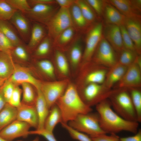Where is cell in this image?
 Here are the masks:
<instances>
[{
    "label": "cell",
    "instance_id": "6da1fadb",
    "mask_svg": "<svg viewBox=\"0 0 141 141\" xmlns=\"http://www.w3.org/2000/svg\"><path fill=\"white\" fill-rule=\"evenodd\" d=\"M96 109L101 127L106 133L115 134L126 131L135 134L137 132L138 122L127 120L119 115L112 109L108 99L97 104Z\"/></svg>",
    "mask_w": 141,
    "mask_h": 141
},
{
    "label": "cell",
    "instance_id": "7a4b0ae2",
    "mask_svg": "<svg viewBox=\"0 0 141 141\" xmlns=\"http://www.w3.org/2000/svg\"><path fill=\"white\" fill-rule=\"evenodd\" d=\"M55 104L61 113L63 122L66 123L74 119L80 114L92 111L91 107L84 102L75 84L71 81L63 95Z\"/></svg>",
    "mask_w": 141,
    "mask_h": 141
},
{
    "label": "cell",
    "instance_id": "3957f363",
    "mask_svg": "<svg viewBox=\"0 0 141 141\" xmlns=\"http://www.w3.org/2000/svg\"><path fill=\"white\" fill-rule=\"evenodd\" d=\"M108 99L112 109L119 115L127 120L138 122L137 114L127 89L119 88L114 90Z\"/></svg>",
    "mask_w": 141,
    "mask_h": 141
},
{
    "label": "cell",
    "instance_id": "277c9868",
    "mask_svg": "<svg viewBox=\"0 0 141 141\" xmlns=\"http://www.w3.org/2000/svg\"><path fill=\"white\" fill-rule=\"evenodd\" d=\"M109 69L91 60L80 66L74 83L77 88L91 83L103 84Z\"/></svg>",
    "mask_w": 141,
    "mask_h": 141
},
{
    "label": "cell",
    "instance_id": "5b68a950",
    "mask_svg": "<svg viewBox=\"0 0 141 141\" xmlns=\"http://www.w3.org/2000/svg\"><path fill=\"white\" fill-rule=\"evenodd\" d=\"M68 124L74 129L89 135L91 138L107 134L101 127L97 112L80 114Z\"/></svg>",
    "mask_w": 141,
    "mask_h": 141
},
{
    "label": "cell",
    "instance_id": "8992f818",
    "mask_svg": "<svg viewBox=\"0 0 141 141\" xmlns=\"http://www.w3.org/2000/svg\"><path fill=\"white\" fill-rule=\"evenodd\" d=\"M77 88L84 102L91 107L108 99L114 90L108 89L103 84L95 83Z\"/></svg>",
    "mask_w": 141,
    "mask_h": 141
},
{
    "label": "cell",
    "instance_id": "52a82bcc",
    "mask_svg": "<svg viewBox=\"0 0 141 141\" xmlns=\"http://www.w3.org/2000/svg\"><path fill=\"white\" fill-rule=\"evenodd\" d=\"M70 79L41 81L39 90L50 109L63 95Z\"/></svg>",
    "mask_w": 141,
    "mask_h": 141
},
{
    "label": "cell",
    "instance_id": "ba28073f",
    "mask_svg": "<svg viewBox=\"0 0 141 141\" xmlns=\"http://www.w3.org/2000/svg\"><path fill=\"white\" fill-rule=\"evenodd\" d=\"M46 26L53 42L63 31L73 26L69 8H59Z\"/></svg>",
    "mask_w": 141,
    "mask_h": 141
},
{
    "label": "cell",
    "instance_id": "9c48e42d",
    "mask_svg": "<svg viewBox=\"0 0 141 141\" xmlns=\"http://www.w3.org/2000/svg\"><path fill=\"white\" fill-rule=\"evenodd\" d=\"M103 26L102 22H97L93 25L86 33L85 46L80 66L91 60L102 37Z\"/></svg>",
    "mask_w": 141,
    "mask_h": 141
},
{
    "label": "cell",
    "instance_id": "30bf717a",
    "mask_svg": "<svg viewBox=\"0 0 141 141\" xmlns=\"http://www.w3.org/2000/svg\"><path fill=\"white\" fill-rule=\"evenodd\" d=\"M118 55L103 35L91 61L97 64L110 68L118 63Z\"/></svg>",
    "mask_w": 141,
    "mask_h": 141
},
{
    "label": "cell",
    "instance_id": "8fae6325",
    "mask_svg": "<svg viewBox=\"0 0 141 141\" xmlns=\"http://www.w3.org/2000/svg\"><path fill=\"white\" fill-rule=\"evenodd\" d=\"M83 50L81 36L79 35L75 37L64 52L69 65L71 77L77 76L80 67Z\"/></svg>",
    "mask_w": 141,
    "mask_h": 141
},
{
    "label": "cell",
    "instance_id": "7c38bea8",
    "mask_svg": "<svg viewBox=\"0 0 141 141\" xmlns=\"http://www.w3.org/2000/svg\"><path fill=\"white\" fill-rule=\"evenodd\" d=\"M56 4H36L24 15L28 19L46 25L59 9Z\"/></svg>",
    "mask_w": 141,
    "mask_h": 141
},
{
    "label": "cell",
    "instance_id": "4fadbf2b",
    "mask_svg": "<svg viewBox=\"0 0 141 141\" xmlns=\"http://www.w3.org/2000/svg\"><path fill=\"white\" fill-rule=\"evenodd\" d=\"M106 1L126 17L141 18V0H108Z\"/></svg>",
    "mask_w": 141,
    "mask_h": 141
},
{
    "label": "cell",
    "instance_id": "5bb4252c",
    "mask_svg": "<svg viewBox=\"0 0 141 141\" xmlns=\"http://www.w3.org/2000/svg\"><path fill=\"white\" fill-rule=\"evenodd\" d=\"M31 127L28 124L16 119L0 131V136L9 141L20 137L26 138Z\"/></svg>",
    "mask_w": 141,
    "mask_h": 141
},
{
    "label": "cell",
    "instance_id": "9a60e30c",
    "mask_svg": "<svg viewBox=\"0 0 141 141\" xmlns=\"http://www.w3.org/2000/svg\"><path fill=\"white\" fill-rule=\"evenodd\" d=\"M54 49L52 62L57 79H70L71 77L70 67L64 52L58 49Z\"/></svg>",
    "mask_w": 141,
    "mask_h": 141
},
{
    "label": "cell",
    "instance_id": "2e32d148",
    "mask_svg": "<svg viewBox=\"0 0 141 141\" xmlns=\"http://www.w3.org/2000/svg\"><path fill=\"white\" fill-rule=\"evenodd\" d=\"M118 83L119 88H139L141 86V68L135 63L127 67L122 79Z\"/></svg>",
    "mask_w": 141,
    "mask_h": 141
},
{
    "label": "cell",
    "instance_id": "e0dca14e",
    "mask_svg": "<svg viewBox=\"0 0 141 141\" xmlns=\"http://www.w3.org/2000/svg\"><path fill=\"white\" fill-rule=\"evenodd\" d=\"M103 35L118 55L124 49L119 26L107 23L103 24Z\"/></svg>",
    "mask_w": 141,
    "mask_h": 141
},
{
    "label": "cell",
    "instance_id": "ac0fdd59",
    "mask_svg": "<svg viewBox=\"0 0 141 141\" xmlns=\"http://www.w3.org/2000/svg\"><path fill=\"white\" fill-rule=\"evenodd\" d=\"M16 85L23 83H27L32 85L36 90L39 89L41 81L36 78L27 68L15 64L14 71L8 79Z\"/></svg>",
    "mask_w": 141,
    "mask_h": 141
},
{
    "label": "cell",
    "instance_id": "d6986e66",
    "mask_svg": "<svg viewBox=\"0 0 141 141\" xmlns=\"http://www.w3.org/2000/svg\"><path fill=\"white\" fill-rule=\"evenodd\" d=\"M138 55L141 53V18L126 17L124 25Z\"/></svg>",
    "mask_w": 141,
    "mask_h": 141
},
{
    "label": "cell",
    "instance_id": "ffe728a7",
    "mask_svg": "<svg viewBox=\"0 0 141 141\" xmlns=\"http://www.w3.org/2000/svg\"><path fill=\"white\" fill-rule=\"evenodd\" d=\"M17 109V120L25 122L31 127L37 129L39 119L35 105H29L21 103Z\"/></svg>",
    "mask_w": 141,
    "mask_h": 141
},
{
    "label": "cell",
    "instance_id": "44dd1931",
    "mask_svg": "<svg viewBox=\"0 0 141 141\" xmlns=\"http://www.w3.org/2000/svg\"><path fill=\"white\" fill-rule=\"evenodd\" d=\"M10 20L24 40L28 42L31 30L28 19L22 13L17 10Z\"/></svg>",
    "mask_w": 141,
    "mask_h": 141
},
{
    "label": "cell",
    "instance_id": "7402d4cb",
    "mask_svg": "<svg viewBox=\"0 0 141 141\" xmlns=\"http://www.w3.org/2000/svg\"><path fill=\"white\" fill-rule=\"evenodd\" d=\"M76 1V0L69 8L73 26L77 32L80 34L86 33L93 25L85 18Z\"/></svg>",
    "mask_w": 141,
    "mask_h": 141
},
{
    "label": "cell",
    "instance_id": "603a6c76",
    "mask_svg": "<svg viewBox=\"0 0 141 141\" xmlns=\"http://www.w3.org/2000/svg\"><path fill=\"white\" fill-rule=\"evenodd\" d=\"M77 32L73 26L66 29L53 42L54 49L64 52L75 37Z\"/></svg>",
    "mask_w": 141,
    "mask_h": 141
},
{
    "label": "cell",
    "instance_id": "cb8c5ba5",
    "mask_svg": "<svg viewBox=\"0 0 141 141\" xmlns=\"http://www.w3.org/2000/svg\"><path fill=\"white\" fill-rule=\"evenodd\" d=\"M105 1L103 14L105 23L115 25L119 26L124 25L126 17L114 6Z\"/></svg>",
    "mask_w": 141,
    "mask_h": 141
},
{
    "label": "cell",
    "instance_id": "d4e9b609",
    "mask_svg": "<svg viewBox=\"0 0 141 141\" xmlns=\"http://www.w3.org/2000/svg\"><path fill=\"white\" fill-rule=\"evenodd\" d=\"M46 35V30L43 25L35 22L31 28L30 37L27 47V50H34Z\"/></svg>",
    "mask_w": 141,
    "mask_h": 141
},
{
    "label": "cell",
    "instance_id": "484cf974",
    "mask_svg": "<svg viewBox=\"0 0 141 141\" xmlns=\"http://www.w3.org/2000/svg\"><path fill=\"white\" fill-rule=\"evenodd\" d=\"M37 96L35 105L37 113L39 123L37 130L44 128L45 121L49 113L47 103L39 89L36 90Z\"/></svg>",
    "mask_w": 141,
    "mask_h": 141
},
{
    "label": "cell",
    "instance_id": "4316f807",
    "mask_svg": "<svg viewBox=\"0 0 141 141\" xmlns=\"http://www.w3.org/2000/svg\"><path fill=\"white\" fill-rule=\"evenodd\" d=\"M127 67L118 62L109 68L103 84L107 88L111 89L115 84L119 82L122 79Z\"/></svg>",
    "mask_w": 141,
    "mask_h": 141
},
{
    "label": "cell",
    "instance_id": "83f0119b",
    "mask_svg": "<svg viewBox=\"0 0 141 141\" xmlns=\"http://www.w3.org/2000/svg\"><path fill=\"white\" fill-rule=\"evenodd\" d=\"M15 64L11 55L0 51V77L7 80L13 73Z\"/></svg>",
    "mask_w": 141,
    "mask_h": 141
},
{
    "label": "cell",
    "instance_id": "f1b7e54d",
    "mask_svg": "<svg viewBox=\"0 0 141 141\" xmlns=\"http://www.w3.org/2000/svg\"><path fill=\"white\" fill-rule=\"evenodd\" d=\"M63 122L61 111L55 104L50 108L48 115L45 121L44 129L53 132L56 126L59 123Z\"/></svg>",
    "mask_w": 141,
    "mask_h": 141
},
{
    "label": "cell",
    "instance_id": "f546056e",
    "mask_svg": "<svg viewBox=\"0 0 141 141\" xmlns=\"http://www.w3.org/2000/svg\"><path fill=\"white\" fill-rule=\"evenodd\" d=\"M16 108L7 103L0 111V131L17 119Z\"/></svg>",
    "mask_w": 141,
    "mask_h": 141
},
{
    "label": "cell",
    "instance_id": "4dcf8cb0",
    "mask_svg": "<svg viewBox=\"0 0 141 141\" xmlns=\"http://www.w3.org/2000/svg\"><path fill=\"white\" fill-rule=\"evenodd\" d=\"M76 2L84 17L90 24L93 25L97 22V20L100 19L86 0H76Z\"/></svg>",
    "mask_w": 141,
    "mask_h": 141
},
{
    "label": "cell",
    "instance_id": "1f68e13d",
    "mask_svg": "<svg viewBox=\"0 0 141 141\" xmlns=\"http://www.w3.org/2000/svg\"><path fill=\"white\" fill-rule=\"evenodd\" d=\"M0 30L14 47L23 43L11 25L7 21L0 20Z\"/></svg>",
    "mask_w": 141,
    "mask_h": 141
},
{
    "label": "cell",
    "instance_id": "d6a6232c",
    "mask_svg": "<svg viewBox=\"0 0 141 141\" xmlns=\"http://www.w3.org/2000/svg\"><path fill=\"white\" fill-rule=\"evenodd\" d=\"M37 64L40 71L49 81L57 80L52 61L47 59H43L38 61Z\"/></svg>",
    "mask_w": 141,
    "mask_h": 141
},
{
    "label": "cell",
    "instance_id": "836d02e7",
    "mask_svg": "<svg viewBox=\"0 0 141 141\" xmlns=\"http://www.w3.org/2000/svg\"><path fill=\"white\" fill-rule=\"evenodd\" d=\"M53 48V41L47 35L34 50V55L38 58H43L48 56Z\"/></svg>",
    "mask_w": 141,
    "mask_h": 141
},
{
    "label": "cell",
    "instance_id": "e575fe53",
    "mask_svg": "<svg viewBox=\"0 0 141 141\" xmlns=\"http://www.w3.org/2000/svg\"><path fill=\"white\" fill-rule=\"evenodd\" d=\"M22 88V100L21 103L27 105H35L37 96L32 85L27 83H23L21 84Z\"/></svg>",
    "mask_w": 141,
    "mask_h": 141
},
{
    "label": "cell",
    "instance_id": "d590c367",
    "mask_svg": "<svg viewBox=\"0 0 141 141\" xmlns=\"http://www.w3.org/2000/svg\"><path fill=\"white\" fill-rule=\"evenodd\" d=\"M136 111L138 122L141 121V91L139 88H130L127 89Z\"/></svg>",
    "mask_w": 141,
    "mask_h": 141
},
{
    "label": "cell",
    "instance_id": "8d00e7d4",
    "mask_svg": "<svg viewBox=\"0 0 141 141\" xmlns=\"http://www.w3.org/2000/svg\"><path fill=\"white\" fill-rule=\"evenodd\" d=\"M138 55L136 52L124 49L118 55V62L128 67L134 63Z\"/></svg>",
    "mask_w": 141,
    "mask_h": 141
},
{
    "label": "cell",
    "instance_id": "74e56055",
    "mask_svg": "<svg viewBox=\"0 0 141 141\" xmlns=\"http://www.w3.org/2000/svg\"><path fill=\"white\" fill-rule=\"evenodd\" d=\"M17 11L5 0H0V20L7 21L10 20Z\"/></svg>",
    "mask_w": 141,
    "mask_h": 141
},
{
    "label": "cell",
    "instance_id": "f35d334b",
    "mask_svg": "<svg viewBox=\"0 0 141 141\" xmlns=\"http://www.w3.org/2000/svg\"><path fill=\"white\" fill-rule=\"evenodd\" d=\"M61 124L62 127L67 130L73 139L79 141H93L90 137L84 133L74 129L67 123L62 122Z\"/></svg>",
    "mask_w": 141,
    "mask_h": 141
},
{
    "label": "cell",
    "instance_id": "ab89813d",
    "mask_svg": "<svg viewBox=\"0 0 141 141\" xmlns=\"http://www.w3.org/2000/svg\"><path fill=\"white\" fill-rule=\"evenodd\" d=\"M27 50L23 43L20 44L14 47L11 51V56H14L19 60L27 61L29 58Z\"/></svg>",
    "mask_w": 141,
    "mask_h": 141
},
{
    "label": "cell",
    "instance_id": "60d3db41",
    "mask_svg": "<svg viewBox=\"0 0 141 141\" xmlns=\"http://www.w3.org/2000/svg\"><path fill=\"white\" fill-rule=\"evenodd\" d=\"M12 7L24 14L31 8L28 0H5Z\"/></svg>",
    "mask_w": 141,
    "mask_h": 141
},
{
    "label": "cell",
    "instance_id": "b9f144b4",
    "mask_svg": "<svg viewBox=\"0 0 141 141\" xmlns=\"http://www.w3.org/2000/svg\"><path fill=\"white\" fill-rule=\"evenodd\" d=\"M119 27L124 49L131 50L137 52L134 44L127 32L124 26L122 25Z\"/></svg>",
    "mask_w": 141,
    "mask_h": 141
},
{
    "label": "cell",
    "instance_id": "7bdbcfd3",
    "mask_svg": "<svg viewBox=\"0 0 141 141\" xmlns=\"http://www.w3.org/2000/svg\"><path fill=\"white\" fill-rule=\"evenodd\" d=\"M96 13L98 17H100L103 15L105 5V0H86Z\"/></svg>",
    "mask_w": 141,
    "mask_h": 141
},
{
    "label": "cell",
    "instance_id": "ee69618b",
    "mask_svg": "<svg viewBox=\"0 0 141 141\" xmlns=\"http://www.w3.org/2000/svg\"><path fill=\"white\" fill-rule=\"evenodd\" d=\"M14 47L11 42L0 30V51L11 55Z\"/></svg>",
    "mask_w": 141,
    "mask_h": 141
},
{
    "label": "cell",
    "instance_id": "f6af8a7d",
    "mask_svg": "<svg viewBox=\"0 0 141 141\" xmlns=\"http://www.w3.org/2000/svg\"><path fill=\"white\" fill-rule=\"evenodd\" d=\"M22 93V89L19 85L16 86L8 103L16 108L19 107L21 103V97Z\"/></svg>",
    "mask_w": 141,
    "mask_h": 141
},
{
    "label": "cell",
    "instance_id": "bcb514c9",
    "mask_svg": "<svg viewBox=\"0 0 141 141\" xmlns=\"http://www.w3.org/2000/svg\"><path fill=\"white\" fill-rule=\"evenodd\" d=\"M16 85L8 79L6 80L2 86L4 97L8 103Z\"/></svg>",
    "mask_w": 141,
    "mask_h": 141
},
{
    "label": "cell",
    "instance_id": "7dc6e473",
    "mask_svg": "<svg viewBox=\"0 0 141 141\" xmlns=\"http://www.w3.org/2000/svg\"><path fill=\"white\" fill-rule=\"evenodd\" d=\"M28 134H36L42 136L48 141H57L53 132H49L44 129L42 130L36 129L34 130L29 131Z\"/></svg>",
    "mask_w": 141,
    "mask_h": 141
},
{
    "label": "cell",
    "instance_id": "c3c4849f",
    "mask_svg": "<svg viewBox=\"0 0 141 141\" xmlns=\"http://www.w3.org/2000/svg\"><path fill=\"white\" fill-rule=\"evenodd\" d=\"M106 134L91 138L93 141H120V138L115 134H111V135L109 136Z\"/></svg>",
    "mask_w": 141,
    "mask_h": 141
},
{
    "label": "cell",
    "instance_id": "681fc988",
    "mask_svg": "<svg viewBox=\"0 0 141 141\" xmlns=\"http://www.w3.org/2000/svg\"><path fill=\"white\" fill-rule=\"evenodd\" d=\"M133 136L120 138V141H141V130L139 129Z\"/></svg>",
    "mask_w": 141,
    "mask_h": 141
},
{
    "label": "cell",
    "instance_id": "f907efd6",
    "mask_svg": "<svg viewBox=\"0 0 141 141\" xmlns=\"http://www.w3.org/2000/svg\"><path fill=\"white\" fill-rule=\"evenodd\" d=\"M28 1L31 7L37 4H56L55 0H29Z\"/></svg>",
    "mask_w": 141,
    "mask_h": 141
},
{
    "label": "cell",
    "instance_id": "816d5d0a",
    "mask_svg": "<svg viewBox=\"0 0 141 141\" xmlns=\"http://www.w3.org/2000/svg\"><path fill=\"white\" fill-rule=\"evenodd\" d=\"M55 1L60 8H69L76 0H55Z\"/></svg>",
    "mask_w": 141,
    "mask_h": 141
},
{
    "label": "cell",
    "instance_id": "f5cc1de1",
    "mask_svg": "<svg viewBox=\"0 0 141 141\" xmlns=\"http://www.w3.org/2000/svg\"><path fill=\"white\" fill-rule=\"evenodd\" d=\"M2 86L0 88V111L7 103L3 96Z\"/></svg>",
    "mask_w": 141,
    "mask_h": 141
},
{
    "label": "cell",
    "instance_id": "db71d44e",
    "mask_svg": "<svg viewBox=\"0 0 141 141\" xmlns=\"http://www.w3.org/2000/svg\"><path fill=\"white\" fill-rule=\"evenodd\" d=\"M6 80L0 77V88L3 85Z\"/></svg>",
    "mask_w": 141,
    "mask_h": 141
},
{
    "label": "cell",
    "instance_id": "11a10c76",
    "mask_svg": "<svg viewBox=\"0 0 141 141\" xmlns=\"http://www.w3.org/2000/svg\"><path fill=\"white\" fill-rule=\"evenodd\" d=\"M17 141H23L22 140H17ZM32 141H39V138L38 137H37L35 138Z\"/></svg>",
    "mask_w": 141,
    "mask_h": 141
},
{
    "label": "cell",
    "instance_id": "9f6ffc18",
    "mask_svg": "<svg viewBox=\"0 0 141 141\" xmlns=\"http://www.w3.org/2000/svg\"><path fill=\"white\" fill-rule=\"evenodd\" d=\"M0 141H9L3 138L2 137L0 136Z\"/></svg>",
    "mask_w": 141,
    "mask_h": 141
}]
</instances>
